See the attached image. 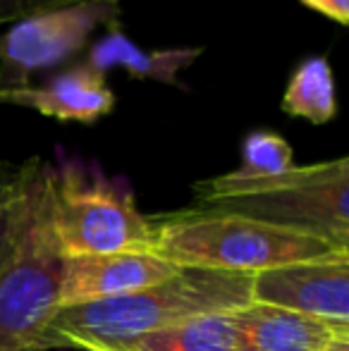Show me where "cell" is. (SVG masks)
Wrapping results in <instances>:
<instances>
[{
	"label": "cell",
	"mask_w": 349,
	"mask_h": 351,
	"mask_svg": "<svg viewBox=\"0 0 349 351\" xmlns=\"http://www.w3.org/2000/svg\"><path fill=\"white\" fill-rule=\"evenodd\" d=\"M254 275L180 268L173 278L130 296L60 308L46 332L48 349L117 347L141 335L252 304Z\"/></svg>",
	"instance_id": "6da1fadb"
},
{
	"label": "cell",
	"mask_w": 349,
	"mask_h": 351,
	"mask_svg": "<svg viewBox=\"0 0 349 351\" xmlns=\"http://www.w3.org/2000/svg\"><path fill=\"white\" fill-rule=\"evenodd\" d=\"M191 208L244 215L349 249V158L258 180L232 172L208 177L194 184Z\"/></svg>",
	"instance_id": "7a4b0ae2"
},
{
	"label": "cell",
	"mask_w": 349,
	"mask_h": 351,
	"mask_svg": "<svg viewBox=\"0 0 349 351\" xmlns=\"http://www.w3.org/2000/svg\"><path fill=\"white\" fill-rule=\"evenodd\" d=\"M151 251L177 268L258 275L289 263L349 251L321 237L218 210L184 208L151 217Z\"/></svg>",
	"instance_id": "3957f363"
},
{
	"label": "cell",
	"mask_w": 349,
	"mask_h": 351,
	"mask_svg": "<svg viewBox=\"0 0 349 351\" xmlns=\"http://www.w3.org/2000/svg\"><path fill=\"white\" fill-rule=\"evenodd\" d=\"M51 227L65 258L151 251L154 222L139 210L130 182L98 162L58 153L48 162Z\"/></svg>",
	"instance_id": "277c9868"
},
{
	"label": "cell",
	"mask_w": 349,
	"mask_h": 351,
	"mask_svg": "<svg viewBox=\"0 0 349 351\" xmlns=\"http://www.w3.org/2000/svg\"><path fill=\"white\" fill-rule=\"evenodd\" d=\"M62 273L65 256L48 210V162L38 158L17 246L0 268V351H46Z\"/></svg>",
	"instance_id": "5b68a950"
},
{
	"label": "cell",
	"mask_w": 349,
	"mask_h": 351,
	"mask_svg": "<svg viewBox=\"0 0 349 351\" xmlns=\"http://www.w3.org/2000/svg\"><path fill=\"white\" fill-rule=\"evenodd\" d=\"M120 0H91L51 10L0 32V91L32 86L34 77L72 60L98 29L120 24Z\"/></svg>",
	"instance_id": "8992f818"
},
{
	"label": "cell",
	"mask_w": 349,
	"mask_h": 351,
	"mask_svg": "<svg viewBox=\"0 0 349 351\" xmlns=\"http://www.w3.org/2000/svg\"><path fill=\"white\" fill-rule=\"evenodd\" d=\"M252 304L349 323V251L254 275Z\"/></svg>",
	"instance_id": "52a82bcc"
},
{
	"label": "cell",
	"mask_w": 349,
	"mask_h": 351,
	"mask_svg": "<svg viewBox=\"0 0 349 351\" xmlns=\"http://www.w3.org/2000/svg\"><path fill=\"white\" fill-rule=\"evenodd\" d=\"M177 270V265L156 256L154 251H120L65 258L60 308L130 296L173 278Z\"/></svg>",
	"instance_id": "ba28073f"
},
{
	"label": "cell",
	"mask_w": 349,
	"mask_h": 351,
	"mask_svg": "<svg viewBox=\"0 0 349 351\" xmlns=\"http://www.w3.org/2000/svg\"><path fill=\"white\" fill-rule=\"evenodd\" d=\"M239 351H349V323L249 304L234 311Z\"/></svg>",
	"instance_id": "9c48e42d"
},
{
	"label": "cell",
	"mask_w": 349,
	"mask_h": 351,
	"mask_svg": "<svg viewBox=\"0 0 349 351\" xmlns=\"http://www.w3.org/2000/svg\"><path fill=\"white\" fill-rule=\"evenodd\" d=\"M115 101L117 98L106 77L93 72L84 62L56 74L46 84L0 91L3 106H17L43 117L82 125H96L101 117L110 115L115 110Z\"/></svg>",
	"instance_id": "30bf717a"
},
{
	"label": "cell",
	"mask_w": 349,
	"mask_h": 351,
	"mask_svg": "<svg viewBox=\"0 0 349 351\" xmlns=\"http://www.w3.org/2000/svg\"><path fill=\"white\" fill-rule=\"evenodd\" d=\"M204 48L189 46V48H141L125 34L122 24L108 27L103 36H98L91 43L86 53V67L93 72L103 74L110 70H122L130 79L139 82H158L165 86H180L184 88L180 74L189 70L201 58Z\"/></svg>",
	"instance_id": "8fae6325"
},
{
	"label": "cell",
	"mask_w": 349,
	"mask_h": 351,
	"mask_svg": "<svg viewBox=\"0 0 349 351\" xmlns=\"http://www.w3.org/2000/svg\"><path fill=\"white\" fill-rule=\"evenodd\" d=\"M84 351H239V328L232 311L184 320L117 347H88Z\"/></svg>",
	"instance_id": "7c38bea8"
},
{
	"label": "cell",
	"mask_w": 349,
	"mask_h": 351,
	"mask_svg": "<svg viewBox=\"0 0 349 351\" xmlns=\"http://www.w3.org/2000/svg\"><path fill=\"white\" fill-rule=\"evenodd\" d=\"M282 112L311 125H328L337 117L335 72L326 56H309L289 74L282 93Z\"/></svg>",
	"instance_id": "4fadbf2b"
},
{
	"label": "cell",
	"mask_w": 349,
	"mask_h": 351,
	"mask_svg": "<svg viewBox=\"0 0 349 351\" xmlns=\"http://www.w3.org/2000/svg\"><path fill=\"white\" fill-rule=\"evenodd\" d=\"M36 162L38 156L24 162L0 160V268L17 246Z\"/></svg>",
	"instance_id": "5bb4252c"
},
{
	"label": "cell",
	"mask_w": 349,
	"mask_h": 351,
	"mask_svg": "<svg viewBox=\"0 0 349 351\" xmlns=\"http://www.w3.org/2000/svg\"><path fill=\"white\" fill-rule=\"evenodd\" d=\"M294 167V148L285 136L270 130H252L242 141V165L232 175L258 180L275 177Z\"/></svg>",
	"instance_id": "9a60e30c"
},
{
	"label": "cell",
	"mask_w": 349,
	"mask_h": 351,
	"mask_svg": "<svg viewBox=\"0 0 349 351\" xmlns=\"http://www.w3.org/2000/svg\"><path fill=\"white\" fill-rule=\"evenodd\" d=\"M80 3H91V0H0V27Z\"/></svg>",
	"instance_id": "2e32d148"
},
{
	"label": "cell",
	"mask_w": 349,
	"mask_h": 351,
	"mask_svg": "<svg viewBox=\"0 0 349 351\" xmlns=\"http://www.w3.org/2000/svg\"><path fill=\"white\" fill-rule=\"evenodd\" d=\"M302 5H306L309 10L323 14L330 22L347 24L349 22V0H299Z\"/></svg>",
	"instance_id": "e0dca14e"
}]
</instances>
